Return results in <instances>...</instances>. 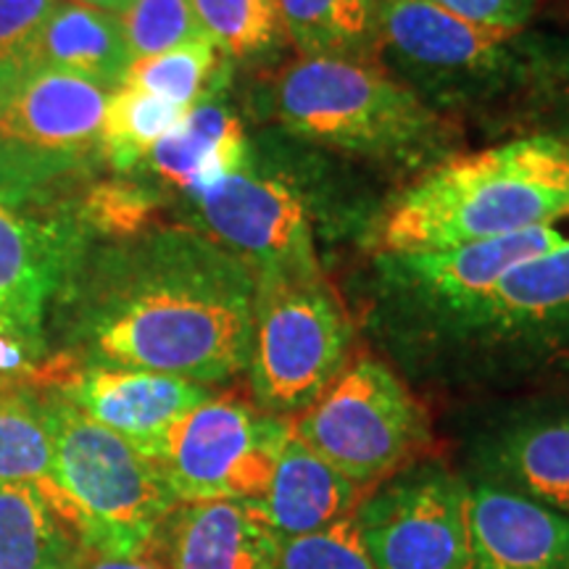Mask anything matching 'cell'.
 Segmentation results:
<instances>
[{
  "label": "cell",
  "instance_id": "6da1fadb",
  "mask_svg": "<svg viewBox=\"0 0 569 569\" xmlns=\"http://www.w3.org/2000/svg\"><path fill=\"white\" fill-rule=\"evenodd\" d=\"M259 282L193 227H153L88 253L59 309L80 365L232 380L251 356Z\"/></svg>",
  "mask_w": 569,
  "mask_h": 569
},
{
  "label": "cell",
  "instance_id": "7a4b0ae2",
  "mask_svg": "<svg viewBox=\"0 0 569 569\" xmlns=\"http://www.w3.org/2000/svg\"><path fill=\"white\" fill-rule=\"evenodd\" d=\"M403 365L443 380H501L569 365V243L525 261L488 293L375 327Z\"/></svg>",
  "mask_w": 569,
  "mask_h": 569
},
{
  "label": "cell",
  "instance_id": "3957f363",
  "mask_svg": "<svg viewBox=\"0 0 569 569\" xmlns=\"http://www.w3.org/2000/svg\"><path fill=\"white\" fill-rule=\"evenodd\" d=\"M569 209V140L532 134L448 159L390 206L380 253L446 251L528 230Z\"/></svg>",
  "mask_w": 569,
  "mask_h": 569
},
{
  "label": "cell",
  "instance_id": "277c9868",
  "mask_svg": "<svg viewBox=\"0 0 569 569\" xmlns=\"http://www.w3.org/2000/svg\"><path fill=\"white\" fill-rule=\"evenodd\" d=\"M53 486H40L80 532L90 557H134L177 498L153 459L48 390Z\"/></svg>",
  "mask_w": 569,
  "mask_h": 569
},
{
  "label": "cell",
  "instance_id": "5b68a950",
  "mask_svg": "<svg viewBox=\"0 0 569 569\" xmlns=\"http://www.w3.org/2000/svg\"><path fill=\"white\" fill-rule=\"evenodd\" d=\"M274 106L298 138L372 159H419L446 138L438 111L375 59L301 56L277 80Z\"/></svg>",
  "mask_w": 569,
  "mask_h": 569
},
{
  "label": "cell",
  "instance_id": "8992f818",
  "mask_svg": "<svg viewBox=\"0 0 569 569\" xmlns=\"http://www.w3.org/2000/svg\"><path fill=\"white\" fill-rule=\"evenodd\" d=\"M109 92L59 69L0 77V196L48 201L67 196L101 159Z\"/></svg>",
  "mask_w": 569,
  "mask_h": 569
},
{
  "label": "cell",
  "instance_id": "52a82bcc",
  "mask_svg": "<svg viewBox=\"0 0 569 569\" xmlns=\"http://www.w3.org/2000/svg\"><path fill=\"white\" fill-rule=\"evenodd\" d=\"M293 432L359 488L372 490L430 448L422 401L388 365L359 356L293 419Z\"/></svg>",
  "mask_w": 569,
  "mask_h": 569
},
{
  "label": "cell",
  "instance_id": "ba28073f",
  "mask_svg": "<svg viewBox=\"0 0 569 569\" xmlns=\"http://www.w3.org/2000/svg\"><path fill=\"white\" fill-rule=\"evenodd\" d=\"M353 325L325 277L261 282L248 386L267 415L296 419L351 365Z\"/></svg>",
  "mask_w": 569,
  "mask_h": 569
},
{
  "label": "cell",
  "instance_id": "9c48e42d",
  "mask_svg": "<svg viewBox=\"0 0 569 569\" xmlns=\"http://www.w3.org/2000/svg\"><path fill=\"white\" fill-rule=\"evenodd\" d=\"M517 34L472 24L430 0H398L377 11L372 53L432 109L503 88L519 69Z\"/></svg>",
  "mask_w": 569,
  "mask_h": 569
},
{
  "label": "cell",
  "instance_id": "30bf717a",
  "mask_svg": "<svg viewBox=\"0 0 569 569\" xmlns=\"http://www.w3.org/2000/svg\"><path fill=\"white\" fill-rule=\"evenodd\" d=\"M290 436V417L211 396L167 432L153 461L177 503L248 501L264 493Z\"/></svg>",
  "mask_w": 569,
  "mask_h": 569
},
{
  "label": "cell",
  "instance_id": "8fae6325",
  "mask_svg": "<svg viewBox=\"0 0 569 569\" xmlns=\"http://www.w3.org/2000/svg\"><path fill=\"white\" fill-rule=\"evenodd\" d=\"M182 201L193 213V230L238 256L259 284L322 274L301 193L259 167L253 148L238 172Z\"/></svg>",
  "mask_w": 569,
  "mask_h": 569
},
{
  "label": "cell",
  "instance_id": "7c38bea8",
  "mask_svg": "<svg viewBox=\"0 0 569 569\" xmlns=\"http://www.w3.org/2000/svg\"><path fill=\"white\" fill-rule=\"evenodd\" d=\"M569 243V209L528 230L446 251L377 253L372 264V327L451 309L488 293L525 261Z\"/></svg>",
  "mask_w": 569,
  "mask_h": 569
},
{
  "label": "cell",
  "instance_id": "4fadbf2b",
  "mask_svg": "<svg viewBox=\"0 0 569 569\" xmlns=\"http://www.w3.org/2000/svg\"><path fill=\"white\" fill-rule=\"evenodd\" d=\"M353 525L375 569H469L467 480L417 465L367 490Z\"/></svg>",
  "mask_w": 569,
  "mask_h": 569
},
{
  "label": "cell",
  "instance_id": "5bb4252c",
  "mask_svg": "<svg viewBox=\"0 0 569 569\" xmlns=\"http://www.w3.org/2000/svg\"><path fill=\"white\" fill-rule=\"evenodd\" d=\"M90 251L92 234L69 196L48 201L0 196V327L46 336V311L61 301Z\"/></svg>",
  "mask_w": 569,
  "mask_h": 569
},
{
  "label": "cell",
  "instance_id": "9a60e30c",
  "mask_svg": "<svg viewBox=\"0 0 569 569\" xmlns=\"http://www.w3.org/2000/svg\"><path fill=\"white\" fill-rule=\"evenodd\" d=\"M56 393L148 459H156L167 432L190 409L213 396L209 386L182 377L106 365H77Z\"/></svg>",
  "mask_w": 569,
  "mask_h": 569
},
{
  "label": "cell",
  "instance_id": "2e32d148",
  "mask_svg": "<svg viewBox=\"0 0 569 569\" xmlns=\"http://www.w3.org/2000/svg\"><path fill=\"white\" fill-rule=\"evenodd\" d=\"M148 551L167 569H272L277 538L253 498L174 503Z\"/></svg>",
  "mask_w": 569,
  "mask_h": 569
},
{
  "label": "cell",
  "instance_id": "e0dca14e",
  "mask_svg": "<svg viewBox=\"0 0 569 569\" xmlns=\"http://www.w3.org/2000/svg\"><path fill=\"white\" fill-rule=\"evenodd\" d=\"M469 569H569V519L536 501L467 480Z\"/></svg>",
  "mask_w": 569,
  "mask_h": 569
},
{
  "label": "cell",
  "instance_id": "ac0fdd59",
  "mask_svg": "<svg viewBox=\"0 0 569 569\" xmlns=\"http://www.w3.org/2000/svg\"><path fill=\"white\" fill-rule=\"evenodd\" d=\"M222 84L198 98L184 111L182 122L156 142L140 163L156 180L182 196L211 188L238 172L251 153V140L246 138L238 113L224 101Z\"/></svg>",
  "mask_w": 569,
  "mask_h": 569
},
{
  "label": "cell",
  "instance_id": "d6986e66",
  "mask_svg": "<svg viewBox=\"0 0 569 569\" xmlns=\"http://www.w3.org/2000/svg\"><path fill=\"white\" fill-rule=\"evenodd\" d=\"M365 496V488L317 457L293 432L277 459L264 493L253 501L269 532L280 543V540L315 536L353 517Z\"/></svg>",
  "mask_w": 569,
  "mask_h": 569
},
{
  "label": "cell",
  "instance_id": "ffe728a7",
  "mask_svg": "<svg viewBox=\"0 0 569 569\" xmlns=\"http://www.w3.org/2000/svg\"><path fill=\"white\" fill-rule=\"evenodd\" d=\"M482 480L569 519V415L528 417L480 448Z\"/></svg>",
  "mask_w": 569,
  "mask_h": 569
},
{
  "label": "cell",
  "instance_id": "44dd1931",
  "mask_svg": "<svg viewBox=\"0 0 569 569\" xmlns=\"http://www.w3.org/2000/svg\"><path fill=\"white\" fill-rule=\"evenodd\" d=\"M130 63L132 56L119 17L74 0H59L34 34L24 69L69 71L106 90H117Z\"/></svg>",
  "mask_w": 569,
  "mask_h": 569
},
{
  "label": "cell",
  "instance_id": "7402d4cb",
  "mask_svg": "<svg viewBox=\"0 0 569 569\" xmlns=\"http://www.w3.org/2000/svg\"><path fill=\"white\" fill-rule=\"evenodd\" d=\"M80 532L34 482H0V569H82Z\"/></svg>",
  "mask_w": 569,
  "mask_h": 569
},
{
  "label": "cell",
  "instance_id": "603a6c76",
  "mask_svg": "<svg viewBox=\"0 0 569 569\" xmlns=\"http://www.w3.org/2000/svg\"><path fill=\"white\" fill-rule=\"evenodd\" d=\"M284 38L303 56L372 59L377 9L367 0H277Z\"/></svg>",
  "mask_w": 569,
  "mask_h": 569
},
{
  "label": "cell",
  "instance_id": "cb8c5ba5",
  "mask_svg": "<svg viewBox=\"0 0 569 569\" xmlns=\"http://www.w3.org/2000/svg\"><path fill=\"white\" fill-rule=\"evenodd\" d=\"M182 106L148 96L130 84L109 92L101 124V161L117 172H132L184 117Z\"/></svg>",
  "mask_w": 569,
  "mask_h": 569
},
{
  "label": "cell",
  "instance_id": "d4e9b609",
  "mask_svg": "<svg viewBox=\"0 0 569 569\" xmlns=\"http://www.w3.org/2000/svg\"><path fill=\"white\" fill-rule=\"evenodd\" d=\"M0 482L53 486V432L46 393L0 390Z\"/></svg>",
  "mask_w": 569,
  "mask_h": 569
},
{
  "label": "cell",
  "instance_id": "484cf974",
  "mask_svg": "<svg viewBox=\"0 0 569 569\" xmlns=\"http://www.w3.org/2000/svg\"><path fill=\"white\" fill-rule=\"evenodd\" d=\"M224 77L227 63H222L219 48L209 38H201L159 56L134 59L122 84L190 109L198 98L222 84Z\"/></svg>",
  "mask_w": 569,
  "mask_h": 569
},
{
  "label": "cell",
  "instance_id": "4316f807",
  "mask_svg": "<svg viewBox=\"0 0 569 569\" xmlns=\"http://www.w3.org/2000/svg\"><path fill=\"white\" fill-rule=\"evenodd\" d=\"M198 24L219 53L253 59L284 38L277 0H193Z\"/></svg>",
  "mask_w": 569,
  "mask_h": 569
},
{
  "label": "cell",
  "instance_id": "83f0119b",
  "mask_svg": "<svg viewBox=\"0 0 569 569\" xmlns=\"http://www.w3.org/2000/svg\"><path fill=\"white\" fill-rule=\"evenodd\" d=\"M71 206L92 240L106 238L109 243H119L153 230L161 196L142 182L101 180L90 182L71 198Z\"/></svg>",
  "mask_w": 569,
  "mask_h": 569
},
{
  "label": "cell",
  "instance_id": "f1b7e54d",
  "mask_svg": "<svg viewBox=\"0 0 569 569\" xmlns=\"http://www.w3.org/2000/svg\"><path fill=\"white\" fill-rule=\"evenodd\" d=\"M119 24L132 61L206 38L193 0H130L119 13Z\"/></svg>",
  "mask_w": 569,
  "mask_h": 569
},
{
  "label": "cell",
  "instance_id": "f546056e",
  "mask_svg": "<svg viewBox=\"0 0 569 569\" xmlns=\"http://www.w3.org/2000/svg\"><path fill=\"white\" fill-rule=\"evenodd\" d=\"M272 569H375L353 517L315 536L277 543Z\"/></svg>",
  "mask_w": 569,
  "mask_h": 569
},
{
  "label": "cell",
  "instance_id": "4dcf8cb0",
  "mask_svg": "<svg viewBox=\"0 0 569 569\" xmlns=\"http://www.w3.org/2000/svg\"><path fill=\"white\" fill-rule=\"evenodd\" d=\"M59 0H0V77L24 69L34 34Z\"/></svg>",
  "mask_w": 569,
  "mask_h": 569
},
{
  "label": "cell",
  "instance_id": "1f68e13d",
  "mask_svg": "<svg viewBox=\"0 0 569 569\" xmlns=\"http://www.w3.org/2000/svg\"><path fill=\"white\" fill-rule=\"evenodd\" d=\"M430 3L472 24L522 32V27L536 17L540 0H430Z\"/></svg>",
  "mask_w": 569,
  "mask_h": 569
},
{
  "label": "cell",
  "instance_id": "d6a6232c",
  "mask_svg": "<svg viewBox=\"0 0 569 569\" xmlns=\"http://www.w3.org/2000/svg\"><path fill=\"white\" fill-rule=\"evenodd\" d=\"M82 569H167L151 551L134 553V557H88Z\"/></svg>",
  "mask_w": 569,
  "mask_h": 569
},
{
  "label": "cell",
  "instance_id": "836d02e7",
  "mask_svg": "<svg viewBox=\"0 0 569 569\" xmlns=\"http://www.w3.org/2000/svg\"><path fill=\"white\" fill-rule=\"evenodd\" d=\"M549 71H551L553 77H557V80L561 82V90H565L567 96H569V46H565L557 53V59H553Z\"/></svg>",
  "mask_w": 569,
  "mask_h": 569
},
{
  "label": "cell",
  "instance_id": "e575fe53",
  "mask_svg": "<svg viewBox=\"0 0 569 569\" xmlns=\"http://www.w3.org/2000/svg\"><path fill=\"white\" fill-rule=\"evenodd\" d=\"M74 3L90 6V9H98V11H106V13H113V17H119V13L127 9V3H130V0H74Z\"/></svg>",
  "mask_w": 569,
  "mask_h": 569
},
{
  "label": "cell",
  "instance_id": "d590c367",
  "mask_svg": "<svg viewBox=\"0 0 569 569\" xmlns=\"http://www.w3.org/2000/svg\"><path fill=\"white\" fill-rule=\"evenodd\" d=\"M367 3H369V6H375V9H377V11H380V9H382V6L398 3V0H367Z\"/></svg>",
  "mask_w": 569,
  "mask_h": 569
}]
</instances>
